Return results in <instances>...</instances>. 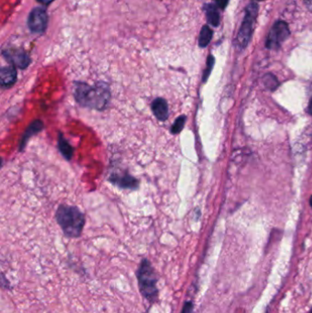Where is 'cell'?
Returning <instances> with one entry per match:
<instances>
[{"label": "cell", "mask_w": 312, "mask_h": 313, "mask_svg": "<svg viewBox=\"0 0 312 313\" xmlns=\"http://www.w3.org/2000/svg\"><path fill=\"white\" fill-rule=\"evenodd\" d=\"M73 96L81 106L103 111L109 105L111 94L108 84L105 82H97L93 87L86 82H75Z\"/></svg>", "instance_id": "cell-1"}, {"label": "cell", "mask_w": 312, "mask_h": 313, "mask_svg": "<svg viewBox=\"0 0 312 313\" xmlns=\"http://www.w3.org/2000/svg\"><path fill=\"white\" fill-rule=\"evenodd\" d=\"M56 220L64 232L70 238H77L81 236L86 223V217L75 206L60 205L56 212Z\"/></svg>", "instance_id": "cell-2"}, {"label": "cell", "mask_w": 312, "mask_h": 313, "mask_svg": "<svg viewBox=\"0 0 312 313\" xmlns=\"http://www.w3.org/2000/svg\"><path fill=\"white\" fill-rule=\"evenodd\" d=\"M137 280L141 294L151 302L157 300L158 295L157 277L154 268L148 259L141 261L137 270Z\"/></svg>", "instance_id": "cell-3"}, {"label": "cell", "mask_w": 312, "mask_h": 313, "mask_svg": "<svg viewBox=\"0 0 312 313\" xmlns=\"http://www.w3.org/2000/svg\"><path fill=\"white\" fill-rule=\"evenodd\" d=\"M258 13V7L256 3H251L246 8L244 21L242 23V26H241L239 32L237 34L236 41H235V44L239 49H244L251 40V36L253 33V24L256 21Z\"/></svg>", "instance_id": "cell-4"}, {"label": "cell", "mask_w": 312, "mask_h": 313, "mask_svg": "<svg viewBox=\"0 0 312 313\" xmlns=\"http://www.w3.org/2000/svg\"><path fill=\"white\" fill-rule=\"evenodd\" d=\"M289 25L284 21H277L272 27L267 36L266 46L270 50H277L281 44L290 37Z\"/></svg>", "instance_id": "cell-5"}, {"label": "cell", "mask_w": 312, "mask_h": 313, "mask_svg": "<svg viewBox=\"0 0 312 313\" xmlns=\"http://www.w3.org/2000/svg\"><path fill=\"white\" fill-rule=\"evenodd\" d=\"M48 24V16L45 10L41 8L33 9L27 19V25L31 31L35 33L44 32Z\"/></svg>", "instance_id": "cell-6"}, {"label": "cell", "mask_w": 312, "mask_h": 313, "mask_svg": "<svg viewBox=\"0 0 312 313\" xmlns=\"http://www.w3.org/2000/svg\"><path fill=\"white\" fill-rule=\"evenodd\" d=\"M3 56L9 64L19 69H26L31 64L30 56L22 50H5Z\"/></svg>", "instance_id": "cell-7"}, {"label": "cell", "mask_w": 312, "mask_h": 313, "mask_svg": "<svg viewBox=\"0 0 312 313\" xmlns=\"http://www.w3.org/2000/svg\"><path fill=\"white\" fill-rule=\"evenodd\" d=\"M109 181L113 184L125 189H137L139 184V182L136 178L126 173H114L109 178Z\"/></svg>", "instance_id": "cell-8"}, {"label": "cell", "mask_w": 312, "mask_h": 313, "mask_svg": "<svg viewBox=\"0 0 312 313\" xmlns=\"http://www.w3.org/2000/svg\"><path fill=\"white\" fill-rule=\"evenodd\" d=\"M17 82V71L13 65L2 67L0 70V83L3 89H9Z\"/></svg>", "instance_id": "cell-9"}, {"label": "cell", "mask_w": 312, "mask_h": 313, "mask_svg": "<svg viewBox=\"0 0 312 313\" xmlns=\"http://www.w3.org/2000/svg\"><path fill=\"white\" fill-rule=\"evenodd\" d=\"M152 112L159 121H166L168 118V106L167 102L164 98L158 97L151 104Z\"/></svg>", "instance_id": "cell-10"}, {"label": "cell", "mask_w": 312, "mask_h": 313, "mask_svg": "<svg viewBox=\"0 0 312 313\" xmlns=\"http://www.w3.org/2000/svg\"><path fill=\"white\" fill-rule=\"evenodd\" d=\"M43 123L41 122V120H35L30 125V127H27V130L24 133L22 136V138L19 143V150H21L25 148V146L27 144V140L30 137H32L33 135H35L37 133L41 131L43 129Z\"/></svg>", "instance_id": "cell-11"}, {"label": "cell", "mask_w": 312, "mask_h": 313, "mask_svg": "<svg viewBox=\"0 0 312 313\" xmlns=\"http://www.w3.org/2000/svg\"><path fill=\"white\" fill-rule=\"evenodd\" d=\"M58 147H59L60 152L63 154L65 159L67 160L72 159L73 155V148L70 145L68 141L64 138V135L61 132L58 136Z\"/></svg>", "instance_id": "cell-12"}, {"label": "cell", "mask_w": 312, "mask_h": 313, "mask_svg": "<svg viewBox=\"0 0 312 313\" xmlns=\"http://www.w3.org/2000/svg\"><path fill=\"white\" fill-rule=\"evenodd\" d=\"M205 11L209 23L214 27H217L220 23V15L218 13L217 9L213 5H208L205 7Z\"/></svg>", "instance_id": "cell-13"}, {"label": "cell", "mask_w": 312, "mask_h": 313, "mask_svg": "<svg viewBox=\"0 0 312 313\" xmlns=\"http://www.w3.org/2000/svg\"><path fill=\"white\" fill-rule=\"evenodd\" d=\"M213 38V31L208 27V26H204L201 33H200L199 37V45L202 48H204L206 46L208 45L210 43V41Z\"/></svg>", "instance_id": "cell-14"}, {"label": "cell", "mask_w": 312, "mask_h": 313, "mask_svg": "<svg viewBox=\"0 0 312 313\" xmlns=\"http://www.w3.org/2000/svg\"><path fill=\"white\" fill-rule=\"evenodd\" d=\"M263 82H264V86L266 87V88H267L268 90H271V91L276 90L277 87L279 86V82L277 81L276 76H274L272 74L265 75V77L263 78Z\"/></svg>", "instance_id": "cell-15"}, {"label": "cell", "mask_w": 312, "mask_h": 313, "mask_svg": "<svg viewBox=\"0 0 312 313\" xmlns=\"http://www.w3.org/2000/svg\"><path fill=\"white\" fill-rule=\"evenodd\" d=\"M185 122V116H181V117H179V118H177L176 120H175V122H174V124L172 125V130H171L172 134H175V135H176V134L181 133V130H182V129H183V127H184Z\"/></svg>", "instance_id": "cell-16"}, {"label": "cell", "mask_w": 312, "mask_h": 313, "mask_svg": "<svg viewBox=\"0 0 312 313\" xmlns=\"http://www.w3.org/2000/svg\"><path fill=\"white\" fill-rule=\"evenodd\" d=\"M213 64H214V58H213V56L210 55L208 57V59H207V67H206L205 71H204V79H203L204 82L207 81V79H208L209 76H210L211 72H212V70H213Z\"/></svg>", "instance_id": "cell-17"}, {"label": "cell", "mask_w": 312, "mask_h": 313, "mask_svg": "<svg viewBox=\"0 0 312 313\" xmlns=\"http://www.w3.org/2000/svg\"><path fill=\"white\" fill-rule=\"evenodd\" d=\"M192 312H193V305H192V302H190V301L186 302L185 305H184V307H183V309H182V311H181V313Z\"/></svg>", "instance_id": "cell-18"}, {"label": "cell", "mask_w": 312, "mask_h": 313, "mask_svg": "<svg viewBox=\"0 0 312 313\" xmlns=\"http://www.w3.org/2000/svg\"><path fill=\"white\" fill-rule=\"evenodd\" d=\"M215 2H216L218 8L223 9L226 8L227 5L229 3V0H215Z\"/></svg>", "instance_id": "cell-19"}, {"label": "cell", "mask_w": 312, "mask_h": 313, "mask_svg": "<svg viewBox=\"0 0 312 313\" xmlns=\"http://www.w3.org/2000/svg\"><path fill=\"white\" fill-rule=\"evenodd\" d=\"M304 3H305V5L307 6V8L312 12V0H304Z\"/></svg>", "instance_id": "cell-20"}, {"label": "cell", "mask_w": 312, "mask_h": 313, "mask_svg": "<svg viewBox=\"0 0 312 313\" xmlns=\"http://www.w3.org/2000/svg\"><path fill=\"white\" fill-rule=\"evenodd\" d=\"M54 0H38V2H40L41 4L43 5H49L51 3V2H53Z\"/></svg>", "instance_id": "cell-21"}, {"label": "cell", "mask_w": 312, "mask_h": 313, "mask_svg": "<svg viewBox=\"0 0 312 313\" xmlns=\"http://www.w3.org/2000/svg\"><path fill=\"white\" fill-rule=\"evenodd\" d=\"M308 112L309 115H312V97L310 98V100H309V103H308Z\"/></svg>", "instance_id": "cell-22"}, {"label": "cell", "mask_w": 312, "mask_h": 313, "mask_svg": "<svg viewBox=\"0 0 312 313\" xmlns=\"http://www.w3.org/2000/svg\"><path fill=\"white\" fill-rule=\"evenodd\" d=\"M309 201H310V202H309V203H310V206L312 207V196L310 197V200Z\"/></svg>", "instance_id": "cell-23"}, {"label": "cell", "mask_w": 312, "mask_h": 313, "mask_svg": "<svg viewBox=\"0 0 312 313\" xmlns=\"http://www.w3.org/2000/svg\"><path fill=\"white\" fill-rule=\"evenodd\" d=\"M309 313H312V309H311V310H310V312Z\"/></svg>", "instance_id": "cell-24"}]
</instances>
